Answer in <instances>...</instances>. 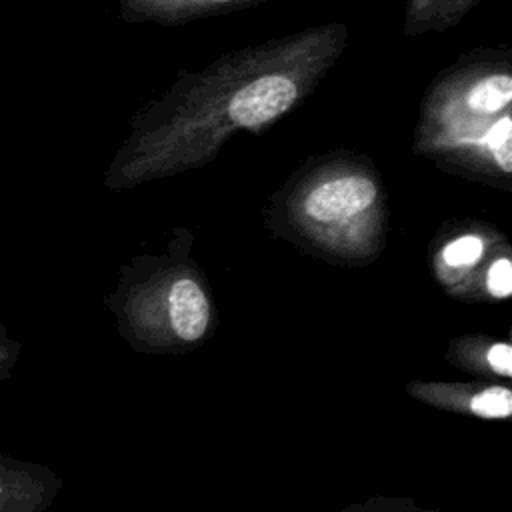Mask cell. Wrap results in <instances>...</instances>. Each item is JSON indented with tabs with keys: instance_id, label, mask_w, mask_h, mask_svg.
<instances>
[{
	"instance_id": "obj_6",
	"label": "cell",
	"mask_w": 512,
	"mask_h": 512,
	"mask_svg": "<svg viewBox=\"0 0 512 512\" xmlns=\"http://www.w3.org/2000/svg\"><path fill=\"white\" fill-rule=\"evenodd\" d=\"M266 2L272 0H118V14L126 24L182 26Z\"/></svg>"
},
{
	"instance_id": "obj_3",
	"label": "cell",
	"mask_w": 512,
	"mask_h": 512,
	"mask_svg": "<svg viewBox=\"0 0 512 512\" xmlns=\"http://www.w3.org/2000/svg\"><path fill=\"white\" fill-rule=\"evenodd\" d=\"M266 222L306 250L340 260H366L386 240L384 178L362 152L336 148L314 154L270 196Z\"/></svg>"
},
{
	"instance_id": "obj_10",
	"label": "cell",
	"mask_w": 512,
	"mask_h": 512,
	"mask_svg": "<svg viewBox=\"0 0 512 512\" xmlns=\"http://www.w3.org/2000/svg\"><path fill=\"white\" fill-rule=\"evenodd\" d=\"M482 360H478L474 372H484L500 378L512 376V348L504 340L482 338Z\"/></svg>"
},
{
	"instance_id": "obj_8",
	"label": "cell",
	"mask_w": 512,
	"mask_h": 512,
	"mask_svg": "<svg viewBox=\"0 0 512 512\" xmlns=\"http://www.w3.org/2000/svg\"><path fill=\"white\" fill-rule=\"evenodd\" d=\"M482 0H404L402 36L420 38L456 28Z\"/></svg>"
},
{
	"instance_id": "obj_11",
	"label": "cell",
	"mask_w": 512,
	"mask_h": 512,
	"mask_svg": "<svg viewBox=\"0 0 512 512\" xmlns=\"http://www.w3.org/2000/svg\"><path fill=\"white\" fill-rule=\"evenodd\" d=\"M388 512H404V510H388Z\"/></svg>"
},
{
	"instance_id": "obj_7",
	"label": "cell",
	"mask_w": 512,
	"mask_h": 512,
	"mask_svg": "<svg viewBox=\"0 0 512 512\" xmlns=\"http://www.w3.org/2000/svg\"><path fill=\"white\" fill-rule=\"evenodd\" d=\"M500 244H504V238L498 230L486 224L468 226L444 240L434 258V272L452 294H458L462 284L470 278V272Z\"/></svg>"
},
{
	"instance_id": "obj_2",
	"label": "cell",
	"mask_w": 512,
	"mask_h": 512,
	"mask_svg": "<svg viewBox=\"0 0 512 512\" xmlns=\"http://www.w3.org/2000/svg\"><path fill=\"white\" fill-rule=\"evenodd\" d=\"M412 152L492 188L512 190V50L476 46L424 88Z\"/></svg>"
},
{
	"instance_id": "obj_1",
	"label": "cell",
	"mask_w": 512,
	"mask_h": 512,
	"mask_svg": "<svg viewBox=\"0 0 512 512\" xmlns=\"http://www.w3.org/2000/svg\"><path fill=\"white\" fill-rule=\"evenodd\" d=\"M346 22H324L180 70L144 102L106 170V186L136 188L204 168L236 134L258 136L310 98L336 68Z\"/></svg>"
},
{
	"instance_id": "obj_5",
	"label": "cell",
	"mask_w": 512,
	"mask_h": 512,
	"mask_svg": "<svg viewBox=\"0 0 512 512\" xmlns=\"http://www.w3.org/2000/svg\"><path fill=\"white\" fill-rule=\"evenodd\" d=\"M410 394L442 410L466 412L478 418H508L512 412L510 388L498 384H444L416 382Z\"/></svg>"
},
{
	"instance_id": "obj_9",
	"label": "cell",
	"mask_w": 512,
	"mask_h": 512,
	"mask_svg": "<svg viewBox=\"0 0 512 512\" xmlns=\"http://www.w3.org/2000/svg\"><path fill=\"white\" fill-rule=\"evenodd\" d=\"M512 292V260L508 248L498 252L494 260L488 262L484 272V294L494 300H506Z\"/></svg>"
},
{
	"instance_id": "obj_4",
	"label": "cell",
	"mask_w": 512,
	"mask_h": 512,
	"mask_svg": "<svg viewBox=\"0 0 512 512\" xmlns=\"http://www.w3.org/2000/svg\"><path fill=\"white\" fill-rule=\"evenodd\" d=\"M136 268L126 318L140 348L174 350L198 344L210 328L212 304L202 278L186 262L152 260Z\"/></svg>"
}]
</instances>
